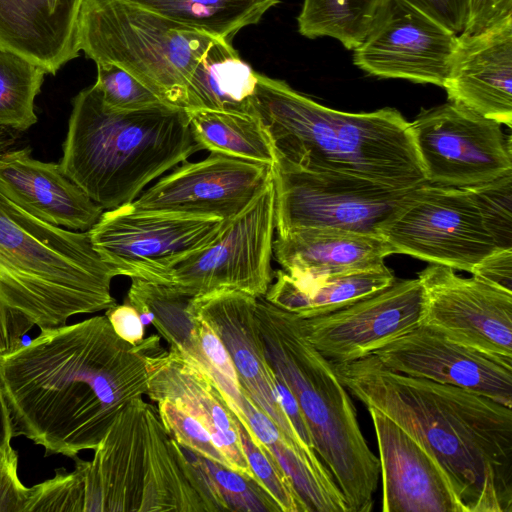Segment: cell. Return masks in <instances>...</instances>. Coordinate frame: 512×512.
Segmentation results:
<instances>
[{
    "label": "cell",
    "mask_w": 512,
    "mask_h": 512,
    "mask_svg": "<svg viewBox=\"0 0 512 512\" xmlns=\"http://www.w3.org/2000/svg\"><path fill=\"white\" fill-rule=\"evenodd\" d=\"M160 339H121L105 315L40 330L0 355V386L13 427L45 455L94 450L124 407L148 391L146 356Z\"/></svg>",
    "instance_id": "obj_1"
},
{
    "label": "cell",
    "mask_w": 512,
    "mask_h": 512,
    "mask_svg": "<svg viewBox=\"0 0 512 512\" xmlns=\"http://www.w3.org/2000/svg\"><path fill=\"white\" fill-rule=\"evenodd\" d=\"M333 365L355 398L393 420L438 462L463 512L512 511V408L394 372L375 355Z\"/></svg>",
    "instance_id": "obj_2"
},
{
    "label": "cell",
    "mask_w": 512,
    "mask_h": 512,
    "mask_svg": "<svg viewBox=\"0 0 512 512\" xmlns=\"http://www.w3.org/2000/svg\"><path fill=\"white\" fill-rule=\"evenodd\" d=\"M116 276L88 231L39 220L0 192V355L18 349L35 326L58 328L117 304Z\"/></svg>",
    "instance_id": "obj_3"
},
{
    "label": "cell",
    "mask_w": 512,
    "mask_h": 512,
    "mask_svg": "<svg viewBox=\"0 0 512 512\" xmlns=\"http://www.w3.org/2000/svg\"><path fill=\"white\" fill-rule=\"evenodd\" d=\"M253 108L277 158L300 169L394 190L426 182L410 123L394 108L338 111L260 73Z\"/></svg>",
    "instance_id": "obj_4"
},
{
    "label": "cell",
    "mask_w": 512,
    "mask_h": 512,
    "mask_svg": "<svg viewBox=\"0 0 512 512\" xmlns=\"http://www.w3.org/2000/svg\"><path fill=\"white\" fill-rule=\"evenodd\" d=\"M203 150L187 111L107 109L94 85L73 99L59 165L103 210L133 202L148 183Z\"/></svg>",
    "instance_id": "obj_5"
},
{
    "label": "cell",
    "mask_w": 512,
    "mask_h": 512,
    "mask_svg": "<svg viewBox=\"0 0 512 512\" xmlns=\"http://www.w3.org/2000/svg\"><path fill=\"white\" fill-rule=\"evenodd\" d=\"M72 459L81 512H215L203 470L143 398L119 413L91 461Z\"/></svg>",
    "instance_id": "obj_6"
},
{
    "label": "cell",
    "mask_w": 512,
    "mask_h": 512,
    "mask_svg": "<svg viewBox=\"0 0 512 512\" xmlns=\"http://www.w3.org/2000/svg\"><path fill=\"white\" fill-rule=\"evenodd\" d=\"M255 314L267 360L293 394L314 450L332 474L348 511H371L379 459L362 433L355 405L333 363L307 341L294 313L259 297Z\"/></svg>",
    "instance_id": "obj_7"
},
{
    "label": "cell",
    "mask_w": 512,
    "mask_h": 512,
    "mask_svg": "<svg viewBox=\"0 0 512 512\" xmlns=\"http://www.w3.org/2000/svg\"><path fill=\"white\" fill-rule=\"evenodd\" d=\"M214 39L123 0H84L77 25L87 58L123 68L164 104L182 109L188 79Z\"/></svg>",
    "instance_id": "obj_8"
},
{
    "label": "cell",
    "mask_w": 512,
    "mask_h": 512,
    "mask_svg": "<svg viewBox=\"0 0 512 512\" xmlns=\"http://www.w3.org/2000/svg\"><path fill=\"white\" fill-rule=\"evenodd\" d=\"M376 232L394 253L469 273L500 249L467 188L427 182L410 189Z\"/></svg>",
    "instance_id": "obj_9"
},
{
    "label": "cell",
    "mask_w": 512,
    "mask_h": 512,
    "mask_svg": "<svg viewBox=\"0 0 512 512\" xmlns=\"http://www.w3.org/2000/svg\"><path fill=\"white\" fill-rule=\"evenodd\" d=\"M275 229L272 178L209 246L170 268L160 284L190 297L221 290L263 297L274 278L271 258Z\"/></svg>",
    "instance_id": "obj_10"
},
{
    "label": "cell",
    "mask_w": 512,
    "mask_h": 512,
    "mask_svg": "<svg viewBox=\"0 0 512 512\" xmlns=\"http://www.w3.org/2000/svg\"><path fill=\"white\" fill-rule=\"evenodd\" d=\"M229 221L139 211L127 204L103 212L88 232L94 249L118 276L161 283L170 268L209 246Z\"/></svg>",
    "instance_id": "obj_11"
},
{
    "label": "cell",
    "mask_w": 512,
    "mask_h": 512,
    "mask_svg": "<svg viewBox=\"0 0 512 512\" xmlns=\"http://www.w3.org/2000/svg\"><path fill=\"white\" fill-rule=\"evenodd\" d=\"M409 123L427 183L465 188L512 173L511 136L494 120L448 101Z\"/></svg>",
    "instance_id": "obj_12"
},
{
    "label": "cell",
    "mask_w": 512,
    "mask_h": 512,
    "mask_svg": "<svg viewBox=\"0 0 512 512\" xmlns=\"http://www.w3.org/2000/svg\"><path fill=\"white\" fill-rule=\"evenodd\" d=\"M272 169L277 235L323 227L377 234L378 224L410 190L313 173L280 158Z\"/></svg>",
    "instance_id": "obj_13"
},
{
    "label": "cell",
    "mask_w": 512,
    "mask_h": 512,
    "mask_svg": "<svg viewBox=\"0 0 512 512\" xmlns=\"http://www.w3.org/2000/svg\"><path fill=\"white\" fill-rule=\"evenodd\" d=\"M420 325L490 356L512 360V291L430 264L418 274Z\"/></svg>",
    "instance_id": "obj_14"
},
{
    "label": "cell",
    "mask_w": 512,
    "mask_h": 512,
    "mask_svg": "<svg viewBox=\"0 0 512 512\" xmlns=\"http://www.w3.org/2000/svg\"><path fill=\"white\" fill-rule=\"evenodd\" d=\"M458 36L404 0H382L353 62L379 78L443 88Z\"/></svg>",
    "instance_id": "obj_15"
},
{
    "label": "cell",
    "mask_w": 512,
    "mask_h": 512,
    "mask_svg": "<svg viewBox=\"0 0 512 512\" xmlns=\"http://www.w3.org/2000/svg\"><path fill=\"white\" fill-rule=\"evenodd\" d=\"M256 297L221 290L193 297L190 310L204 319L225 345L241 388L269 417L292 449L312 467L329 470L300 438L281 402L276 375L269 364L256 321Z\"/></svg>",
    "instance_id": "obj_16"
},
{
    "label": "cell",
    "mask_w": 512,
    "mask_h": 512,
    "mask_svg": "<svg viewBox=\"0 0 512 512\" xmlns=\"http://www.w3.org/2000/svg\"><path fill=\"white\" fill-rule=\"evenodd\" d=\"M420 280H395L387 288L334 312L301 318L303 335L333 363L374 355L420 325Z\"/></svg>",
    "instance_id": "obj_17"
},
{
    "label": "cell",
    "mask_w": 512,
    "mask_h": 512,
    "mask_svg": "<svg viewBox=\"0 0 512 512\" xmlns=\"http://www.w3.org/2000/svg\"><path fill=\"white\" fill-rule=\"evenodd\" d=\"M272 178L271 165L210 153L201 161L184 162L128 205L139 211L231 220Z\"/></svg>",
    "instance_id": "obj_18"
},
{
    "label": "cell",
    "mask_w": 512,
    "mask_h": 512,
    "mask_svg": "<svg viewBox=\"0 0 512 512\" xmlns=\"http://www.w3.org/2000/svg\"><path fill=\"white\" fill-rule=\"evenodd\" d=\"M388 369L456 386L512 408V360L456 343L419 325L374 354Z\"/></svg>",
    "instance_id": "obj_19"
},
{
    "label": "cell",
    "mask_w": 512,
    "mask_h": 512,
    "mask_svg": "<svg viewBox=\"0 0 512 512\" xmlns=\"http://www.w3.org/2000/svg\"><path fill=\"white\" fill-rule=\"evenodd\" d=\"M146 360V395L156 403L168 400L185 410L209 432L231 470L257 481L243 450L240 422L207 372L178 350L163 348L160 339Z\"/></svg>",
    "instance_id": "obj_20"
},
{
    "label": "cell",
    "mask_w": 512,
    "mask_h": 512,
    "mask_svg": "<svg viewBox=\"0 0 512 512\" xmlns=\"http://www.w3.org/2000/svg\"><path fill=\"white\" fill-rule=\"evenodd\" d=\"M375 430L383 512H463L438 462L393 420L367 407Z\"/></svg>",
    "instance_id": "obj_21"
},
{
    "label": "cell",
    "mask_w": 512,
    "mask_h": 512,
    "mask_svg": "<svg viewBox=\"0 0 512 512\" xmlns=\"http://www.w3.org/2000/svg\"><path fill=\"white\" fill-rule=\"evenodd\" d=\"M443 88L450 102L511 128L512 17L458 36Z\"/></svg>",
    "instance_id": "obj_22"
},
{
    "label": "cell",
    "mask_w": 512,
    "mask_h": 512,
    "mask_svg": "<svg viewBox=\"0 0 512 512\" xmlns=\"http://www.w3.org/2000/svg\"><path fill=\"white\" fill-rule=\"evenodd\" d=\"M0 192L35 218L73 231L90 230L103 213L59 163L32 158L30 148L0 155Z\"/></svg>",
    "instance_id": "obj_23"
},
{
    "label": "cell",
    "mask_w": 512,
    "mask_h": 512,
    "mask_svg": "<svg viewBox=\"0 0 512 512\" xmlns=\"http://www.w3.org/2000/svg\"><path fill=\"white\" fill-rule=\"evenodd\" d=\"M84 0H0V49L56 72L78 57L77 25Z\"/></svg>",
    "instance_id": "obj_24"
},
{
    "label": "cell",
    "mask_w": 512,
    "mask_h": 512,
    "mask_svg": "<svg viewBox=\"0 0 512 512\" xmlns=\"http://www.w3.org/2000/svg\"><path fill=\"white\" fill-rule=\"evenodd\" d=\"M273 253L287 274L314 277L380 267L394 250L378 234L323 227L277 235Z\"/></svg>",
    "instance_id": "obj_25"
},
{
    "label": "cell",
    "mask_w": 512,
    "mask_h": 512,
    "mask_svg": "<svg viewBox=\"0 0 512 512\" xmlns=\"http://www.w3.org/2000/svg\"><path fill=\"white\" fill-rule=\"evenodd\" d=\"M263 296L268 302L301 318L328 314L373 295L396 280L384 264L380 267L314 277L274 272Z\"/></svg>",
    "instance_id": "obj_26"
},
{
    "label": "cell",
    "mask_w": 512,
    "mask_h": 512,
    "mask_svg": "<svg viewBox=\"0 0 512 512\" xmlns=\"http://www.w3.org/2000/svg\"><path fill=\"white\" fill-rule=\"evenodd\" d=\"M257 79L230 41L214 39L188 79L184 109L255 114Z\"/></svg>",
    "instance_id": "obj_27"
},
{
    "label": "cell",
    "mask_w": 512,
    "mask_h": 512,
    "mask_svg": "<svg viewBox=\"0 0 512 512\" xmlns=\"http://www.w3.org/2000/svg\"><path fill=\"white\" fill-rule=\"evenodd\" d=\"M178 24L230 41L279 0H123Z\"/></svg>",
    "instance_id": "obj_28"
},
{
    "label": "cell",
    "mask_w": 512,
    "mask_h": 512,
    "mask_svg": "<svg viewBox=\"0 0 512 512\" xmlns=\"http://www.w3.org/2000/svg\"><path fill=\"white\" fill-rule=\"evenodd\" d=\"M190 128L202 149L273 166L272 140L256 114L214 110L187 111Z\"/></svg>",
    "instance_id": "obj_29"
},
{
    "label": "cell",
    "mask_w": 512,
    "mask_h": 512,
    "mask_svg": "<svg viewBox=\"0 0 512 512\" xmlns=\"http://www.w3.org/2000/svg\"><path fill=\"white\" fill-rule=\"evenodd\" d=\"M382 0H303L297 18L299 33L307 38L331 37L346 49L364 41Z\"/></svg>",
    "instance_id": "obj_30"
},
{
    "label": "cell",
    "mask_w": 512,
    "mask_h": 512,
    "mask_svg": "<svg viewBox=\"0 0 512 512\" xmlns=\"http://www.w3.org/2000/svg\"><path fill=\"white\" fill-rule=\"evenodd\" d=\"M45 74L35 63L0 49V127L25 131L37 122L34 102Z\"/></svg>",
    "instance_id": "obj_31"
},
{
    "label": "cell",
    "mask_w": 512,
    "mask_h": 512,
    "mask_svg": "<svg viewBox=\"0 0 512 512\" xmlns=\"http://www.w3.org/2000/svg\"><path fill=\"white\" fill-rule=\"evenodd\" d=\"M239 432L253 474L281 512H309L292 481L270 451L266 447L257 446L241 423Z\"/></svg>",
    "instance_id": "obj_32"
},
{
    "label": "cell",
    "mask_w": 512,
    "mask_h": 512,
    "mask_svg": "<svg viewBox=\"0 0 512 512\" xmlns=\"http://www.w3.org/2000/svg\"><path fill=\"white\" fill-rule=\"evenodd\" d=\"M96 65L97 78L93 85L107 109L131 112L164 104L156 94L123 68L110 63Z\"/></svg>",
    "instance_id": "obj_33"
},
{
    "label": "cell",
    "mask_w": 512,
    "mask_h": 512,
    "mask_svg": "<svg viewBox=\"0 0 512 512\" xmlns=\"http://www.w3.org/2000/svg\"><path fill=\"white\" fill-rule=\"evenodd\" d=\"M465 188L475 199L497 247L512 249V173Z\"/></svg>",
    "instance_id": "obj_34"
},
{
    "label": "cell",
    "mask_w": 512,
    "mask_h": 512,
    "mask_svg": "<svg viewBox=\"0 0 512 512\" xmlns=\"http://www.w3.org/2000/svg\"><path fill=\"white\" fill-rule=\"evenodd\" d=\"M229 511L281 512L272 497L255 480L204 458Z\"/></svg>",
    "instance_id": "obj_35"
},
{
    "label": "cell",
    "mask_w": 512,
    "mask_h": 512,
    "mask_svg": "<svg viewBox=\"0 0 512 512\" xmlns=\"http://www.w3.org/2000/svg\"><path fill=\"white\" fill-rule=\"evenodd\" d=\"M157 405L163 425L181 447L231 469L226 457L213 443L209 432L195 418L171 401L161 400Z\"/></svg>",
    "instance_id": "obj_36"
},
{
    "label": "cell",
    "mask_w": 512,
    "mask_h": 512,
    "mask_svg": "<svg viewBox=\"0 0 512 512\" xmlns=\"http://www.w3.org/2000/svg\"><path fill=\"white\" fill-rule=\"evenodd\" d=\"M31 487L18 477V454L11 447L0 453V512H27Z\"/></svg>",
    "instance_id": "obj_37"
},
{
    "label": "cell",
    "mask_w": 512,
    "mask_h": 512,
    "mask_svg": "<svg viewBox=\"0 0 512 512\" xmlns=\"http://www.w3.org/2000/svg\"><path fill=\"white\" fill-rule=\"evenodd\" d=\"M459 36L466 28L470 0H404Z\"/></svg>",
    "instance_id": "obj_38"
},
{
    "label": "cell",
    "mask_w": 512,
    "mask_h": 512,
    "mask_svg": "<svg viewBox=\"0 0 512 512\" xmlns=\"http://www.w3.org/2000/svg\"><path fill=\"white\" fill-rule=\"evenodd\" d=\"M512 17V0H470L464 34H478Z\"/></svg>",
    "instance_id": "obj_39"
},
{
    "label": "cell",
    "mask_w": 512,
    "mask_h": 512,
    "mask_svg": "<svg viewBox=\"0 0 512 512\" xmlns=\"http://www.w3.org/2000/svg\"><path fill=\"white\" fill-rule=\"evenodd\" d=\"M471 274L512 291V249H497L474 266Z\"/></svg>",
    "instance_id": "obj_40"
},
{
    "label": "cell",
    "mask_w": 512,
    "mask_h": 512,
    "mask_svg": "<svg viewBox=\"0 0 512 512\" xmlns=\"http://www.w3.org/2000/svg\"><path fill=\"white\" fill-rule=\"evenodd\" d=\"M105 316L114 332L130 344L137 345L143 341L145 326L137 310L129 303L115 304L106 309Z\"/></svg>",
    "instance_id": "obj_41"
},
{
    "label": "cell",
    "mask_w": 512,
    "mask_h": 512,
    "mask_svg": "<svg viewBox=\"0 0 512 512\" xmlns=\"http://www.w3.org/2000/svg\"><path fill=\"white\" fill-rule=\"evenodd\" d=\"M13 427L10 412L0 386V453L11 448Z\"/></svg>",
    "instance_id": "obj_42"
},
{
    "label": "cell",
    "mask_w": 512,
    "mask_h": 512,
    "mask_svg": "<svg viewBox=\"0 0 512 512\" xmlns=\"http://www.w3.org/2000/svg\"><path fill=\"white\" fill-rule=\"evenodd\" d=\"M16 141V136L5 127H0V155L12 149Z\"/></svg>",
    "instance_id": "obj_43"
}]
</instances>
